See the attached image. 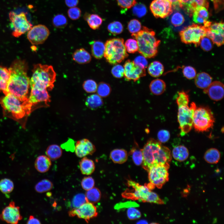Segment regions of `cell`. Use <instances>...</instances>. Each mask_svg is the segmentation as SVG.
<instances>
[{
    "instance_id": "cell-21",
    "label": "cell",
    "mask_w": 224,
    "mask_h": 224,
    "mask_svg": "<svg viewBox=\"0 0 224 224\" xmlns=\"http://www.w3.org/2000/svg\"><path fill=\"white\" fill-rule=\"evenodd\" d=\"M178 6L191 16L197 7L203 6L208 8V3L207 0H180Z\"/></svg>"
},
{
    "instance_id": "cell-24",
    "label": "cell",
    "mask_w": 224,
    "mask_h": 224,
    "mask_svg": "<svg viewBox=\"0 0 224 224\" xmlns=\"http://www.w3.org/2000/svg\"><path fill=\"white\" fill-rule=\"evenodd\" d=\"M194 78L195 84L196 86L203 90L207 88L212 82L211 77L205 72L198 73Z\"/></svg>"
},
{
    "instance_id": "cell-39",
    "label": "cell",
    "mask_w": 224,
    "mask_h": 224,
    "mask_svg": "<svg viewBox=\"0 0 224 224\" xmlns=\"http://www.w3.org/2000/svg\"><path fill=\"white\" fill-rule=\"evenodd\" d=\"M85 195L86 201L92 203L98 202L101 197L100 190L98 188L94 187L87 190Z\"/></svg>"
},
{
    "instance_id": "cell-34",
    "label": "cell",
    "mask_w": 224,
    "mask_h": 224,
    "mask_svg": "<svg viewBox=\"0 0 224 224\" xmlns=\"http://www.w3.org/2000/svg\"><path fill=\"white\" fill-rule=\"evenodd\" d=\"M148 73L153 77L160 76L164 71V67L163 64L158 61H154L150 63L148 67Z\"/></svg>"
},
{
    "instance_id": "cell-27",
    "label": "cell",
    "mask_w": 224,
    "mask_h": 224,
    "mask_svg": "<svg viewBox=\"0 0 224 224\" xmlns=\"http://www.w3.org/2000/svg\"><path fill=\"white\" fill-rule=\"evenodd\" d=\"M91 47V52L93 56L95 58L100 59L104 56L105 45L100 40H93L89 42Z\"/></svg>"
},
{
    "instance_id": "cell-16",
    "label": "cell",
    "mask_w": 224,
    "mask_h": 224,
    "mask_svg": "<svg viewBox=\"0 0 224 224\" xmlns=\"http://www.w3.org/2000/svg\"><path fill=\"white\" fill-rule=\"evenodd\" d=\"M20 207L12 201L5 207L0 214V218L8 223L16 224L22 219Z\"/></svg>"
},
{
    "instance_id": "cell-11",
    "label": "cell",
    "mask_w": 224,
    "mask_h": 224,
    "mask_svg": "<svg viewBox=\"0 0 224 224\" xmlns=\"http://www.w3.org/2000/svg\"><path fill=\"white\" fill-rule=\"evenodd\" d=\"M207 30L204 26L193 24L181 30L180 35L182 42L186 44L199 45L201 39L206 36Z\"/></svg>"
},
{
    "instance_id": "cell-44",
    "label": "cell",
    "mask_w": 224,
    "mask_h": 224,
    "mask_svg": "<svg viewBox=\"0 0 224 224\" xmlns=\"http://www.w3.org/2000/svg\"><path fill=\"white\" fill-rule=\"evenodd\" d=\"M67 22L66 17L62 14L55 15L52 19L53 26L58 28H62L65 27L67 25Z\"/></svg>"
},
{
    "instance_id": "cell-54",
    "label": "cell",
    "mask_w": 224,
    "mask_h": 224,
    "mask_svg": "<svg viewBox=\"0 0 224 224\" xmlns=\"http://www.w3.org/2000/svg\"><path fill=\"white\" fill-rule=\"evenodd\" d=\"M111 72L114 77L117 78H122L124 76V68L120 64H115L112 68Z\"/></svg>"
},
{
    "instance_id": "cell-61",
    "label": "cell",
    "mask_w": 224,
    "mask_h": 224,
    "mask_svg": "<svg viewBox=\"0 0 224 224\" xmlns=\"http://www.w3.org/2000/svg\"><path fill=\"white\" fill-rule=\"evenodd\" d=\"M66 5L69 7H72L76 6L79 2V0H65Z\"/></svg>"
},
{
    "instance_id": "cell-6",
    "label": "cell",
    "mask_w": 224,
    "mask_h": 224,
    "mask_svg": "<svg viewBox=\"0 0 224 224\" xmlns=\"http://www.w3.org/2000/svg\"><path fill=\"white\" fill-rule=\"evenodd\" d=\"M104 56L110 64L115 65L121 63L128 56L122 38H114L105 43Z\"/></svg>"
},
{
    "instance_id": "cell-17",
    "label": "cell",
    "mask_w": 224,
    "mask_h": 224,
    "mask_svg": "<svg viewBox=\"0 0 224 224\" xmlns=\"http://www.w3.org/2000/svg\"><path fill=\"white\" fill-rule=\"evenodd\" d=\"M150 8L156 18L167 17L173 11L172 3L168 0H153L150 4Z\"/></svg>"
},
{
    "instance_id": "cell-53",
    "label": "cell",
    "mask_w": 224,
    "mask_h": 224,
    "mask_svg": "<svg viewBox=\"0 0 224 224\" xmlns=\"http://www.w3.org/2000/svg\"><path fill=\"white\" fill-rule=\"evenodd\" d=\"M182 72L184 76L189 79L194 78L196 75L195 69L190 66H186L183 69Z\"/></svg>"
},
{
    "instance_id": "cell-46",
    "label": "cell",
    "mask_w": 224,
    "mask_h": 224,
    "mask_svg": "<svg viewBox=\"0 0 224 224\" xmlns=\"http://www.w3.org/2000/svg\"><path fill=\"white\" fill-rule=\"evenodd\" d=\"M85 194L79 193L73 197L71 202V205L73 209L77 208L86 202Z\"/></svg>"
},
{
    "instance_id": "cell-7",
    "label": "cell",
    "mask_w": 224,
    "mask_h": 224,
    "mask_svg": "<svg viewBox=\"0 0 224 224\" xmlns=\"http://www.w3.org/2000/svg\"><path fill=\"white\" fill-rule=\"evenodd\" d=\"M0 103L3 109L17 118L25 116L27 109L31 105L27 100L22 101L14 95L7 93L0 99Z\"/></svg>"
},
{
    "instance_id": "cell-42",
    "label": "cell",
    "mask_w": 224,
    "mask_h": 224,
    "mask_svg": "<svg viewBox=\"0 0 224 224\" xmlns=\"http://www.w3.org/2000/svg\"><path fill=\"white\" fill-rule=\"evenodd\" d=\"M206 30V36L211 40L213 43L218 46H220L223 44L224 34L215 32L207 29Z\"/></svg>"
},
{
    "instance_id": "cell-63",
    "label": "cell",
    "mask_w": 224,
    "mask_h": 224,
    "mask_svg": "<svg viewBox=\"0 0 224 224\" xmlns=\"http://www.w3.org/2000/svg\"><path fill=\"white\" fill-rule=\"evenodd\" d=\"M172 5V6L178 5L180 0H168Z\"/></svg>"
},
{
    "instance_id": "cell-30",
    "label": "cell",
    "mask_w": 224,
    "mask_h": 224,
    "mask_svg": "<svg viewBox=\"0 0 224 224\" xmlns=\"http://www.w3.org/2000/svg\"><path fill=\"white\" fill-rule=\"evenodd\" d=\"M110 158L114 163L122 164L127 160V152L124 149H114L110 152Z\"/></svg>"
},
{
    "instance_id": "cell-23",
    "label": "cell",
    "mask_w": 224,
    "mask_h": 224,
    "mask_svg": "<svg viewBox=\"0 0 224 224\" xmlns=\"http://www.w3.org/2000/svg\"><path fill=\"white\" fill-rule=\"evenodd\" d=\"M51 165V160L47 156L40 155L36 158L35 167L39 172L44 173L48 171Z\"/></svg>"
},
{
    "instance_id": "cell-49",
    "label": "cell",
    "mask_w": 224,
    "mask_h": 224,
    "mask_svg": "<svg viewBox=\"0 0 224 224\" xmlns=\"http://www.w3.org/2000/svg\"><path fill=\"white\" fill-rule=\"evenodd\" d=\"M97 85L94 81L88 79L85 81L83 84V87L85 91L87 93L95 92L97 90Z\"/></svg>"
},
{
    "instance_id": "cell-48",
    "label": "cell",
    "mask_w": 224,
    "mask_h": 224,
    "mask_svg": "<svg viewBox=\"0 0 224 224\" xmlns=\"http://www.w3.org/2000/svg\"><path fill=\"white\" fill-rule=\"evenodd\" d=\"M124 45L128 52L134 53L138 49V46L137 40L134 39H129L126 40Z\"/></svg>"
},
{
    "instance_id": "cell-18",
    "label": "cell",
    "mask_w": 224,
    "mask_h": 224,
    "mask_svg": "<svg viewBox=\"0 0 224 224\" xmlns=\"http://www.w3.org/2000/svg\"><path fill=\"white\" fill-rule=\"evenodd\" d=\"M124 68V76L127 80H133L135 82L146 75L145 69L139 67L133 61L129 59L125 61Z\"/></svg>"
},
{
    "instance_id": "cell-1",
    "label": "cell",
    "mask_w": 224,
    "mask_h": 224,
    "mask_svg": "<svg viewBox=\"0 0 224 224\" xmlns=\"http://www.w3.org/2000/svg\"><path fill=\"white\" fill-rule=\"evenodd\" d=\"M28 66L24 60H15L8 68L10 77L6 92L10 93L22 101L27 100V95L30 86L27 75Z\"/></svg>"
},
{
    "instance_id": "cell-47",
    "label": "cell",
    "mask_w": 224,
    "mask_h": 224,
    "mask_svg": "<svg viewBox=\"0 0 224 224\" xmlns=\"http://www.w3.org/2000/svg\"><path fill=\"white\" fill-rule=\"evenodd\" d=\"M142 29L141 22L136 19L131 20L128 25V29L132 34L137 33Z\"/></svg>"
},
{
    "instance_id": "cell-3",
    "label": "cell",
    "mask_w": 224,
    "mask_h": 224,
    "mask_svg": "<svg viewBox=\"0 0 224 224\" xmlns=\"http://www.w3.org/2000/svg\"><path fill=\"white\" fill-rule=\"evenodd\" d=\"M176 100L178 106L177 118L180 134L184 136L189 132L193 127L194 114L197 106L194 102L189 105V96L184 91L178 92Z\"/></svg>"
},
{
    "instance_id": "cell-15",
    "label": "cell",
    "mask_w": 224,
    "mask_h": 224,
    "mask_svg": "<svg viewBox=\"0 0 224 224\" xmlns=\"http://www.w3.org/2000/svg\"><path fill=\"white\" fill-rule=\"evenodd\" d=\"M49 31L45 26L39 24L35 26L28 31L27 38L33 45L42 44L48 38Z\"/></svg>"
},
{
    "instance_id": "cell-19",
    "label": "cell",
    "mask_w": 224,
    "mask_h": 224,
    "mask_svg": "<svg viewBox=\"0 0 224 224\" xmlns=\"http://www.w3.org/2000/svg\"><path fill=\"white\" fill-rule=\"evenodd\" d=\"M31 88L30 95L27 101L31 106L40 102H44L47 104L50 102V97L47 88L36 86L32 87Z\"/></svg>"
},
{
    "instance_id": "cell-5",
    "label": "cell",
    "mask_w": 224,
    "mask_h": 224,
    "mask_svg": "<svg viewBox=\"0 0 224 224\" xmlns=\"http://www.w3.org/2000/svg\"><path fill=\"white\" fill-rule=\"evenodd\" d=\"M56 78V73L52 66L37 64L34 66L30 85V87H43L50 91L54 87Z\"/></svg>"
},
{
    "instance_id": "cell-29",
    "label": "cell",
    "mask_w": 224,
    "mask_h": 224,
    "mask_svg": "<svg viewBox=\"0 0 224 224\" xmlns=\"http://www.w3.org/2000/svg\"><path fill=\"white\" fill-rule=\"evenodd\" d=\"M189 154L187 148L182 145L175 147L173 149L171 154L173 158L179 161L186 160L188 157Z\"/></svg>"
},
{
    "instance_id": "cell-32",
    "label": "cell",
    "mask_w": 224,
    "mask_h": 224,
    "mask_svg": "<svg viewBox=\"0 0 224 224\" xmlns=\"http://www.w3.org/2000/svg\"><path fill=\"white\" fill-rule=\"evenodd\" d=\"M84 18L86 21L89 27L94 30L98 29L103 21L102 18L96 14H90L86 13L84 15Z\"/></svg>"
},
{
    "instance_id": "cell-41",
    "label": "cell",
    "mask_w": 224,
    "mask_h": 224,
    "mask_svg": "<svg viewBox=\"0 0 224 224\" xmlns=\"http://www.w3.org/2000/svg\"><path fill=\"white\" fill-rule=\"evenodd\" d=\"M14 188L13 182L10 179L5 178L0 180V191L4 194L12 192Z\"/></svg>"
},
{
    "instance_id": "cell-37",
    "label": "cell",
    "mask_w": 224,
    "mask_h": 224,
    "mask_svg": "<svg viewBox=\"0 0 224 224\" xmlns=\"http://www.w3.org/2000/svg\"><path fill=\"white\" fill-rule=\"evenodd\" d=\"M129 154L131 155L133 161L136 165L140 166L142 164L143 156L142 149L139 147L136 142H135Z\"/></svg>"
},
{
    "instance_id": "cell-12",
    "label": "cell",
    "mask_w": 224,
    "mask_h": 224,
    "mask_svg": "<svg viewBox=\"0 0 224 224\" xmlns=\"http://www.w3.org/2000/svg\"><path fill=\"white\" fill-rule=\"evenodd\" d=\"M172 12L169 16V24L174 30H183L191 23L189 16L178 6H172Z\"/></svg>"
},
{
    "instance_id": "cell-4",
    "label": "cell",
    "mask_w": 224,
    "mask_h": 224,
    "mask_svg": "<svg viewBox=\"0 0 224 224\" xmlns=\"http://www.w3.org/2000/svg\"><path fill=\"white\" fill-rule=\"evenodd\" d=\"M131 35L137 42L138 51L139 53L146 58H152L156 56L160 41L156 37L153 30L143 26L140 31Z\"/></svg>"
},
{
    "instance_id": "cell-14",
    "label": "cell",
    "mask_w": 224,
    "mask_h": 224,
    "mask_svg": "<svg viewBox=\"0 0 224 224\" xmlns=\"http://www.w3.org/2000/svg\"><path fill=\"white\" fill-rule=\"evenodd\" d=\"M68 214L70 217L77 216L79 218L84 219L87 223L98 215L96 207L93 203L88 202L77 208L72 209Z\"/></svg>"
},
{
    "instance_id": "cell-13",
    "label": "cell",
    "mask_w": 224,
    "mask_h": 224,
    "mask_svg": "<svg viewBox=\"0 0 224 224\" xmlns=\"http://www.w3.org/2000/svg\"><path fill=\"white\" fill-rule=\"evenodd\" d=\"M128 184L133 188L131 192H125L123 195L128 198L138 200L143 202H148L151 191L146 185H141L131 180L128 181Z\"/></svg>"
},
{
    "instance_id": "cell-26",
    "label": "cell",
    "mask_w": 224,
    "mask_h": 224,
    "mask_svg": "<svg viewBox=\"0 0 224 224\" xmlns=\"http://www.w3.org/2000/svg\"><path fill=\"white\" fill-rule=\"evenodd\" d=\"M72 57L75 61L80 64L87 63L91 60L90 54L82 48L77 49L73 54Z\"/></svg>"
},
{
    "instance_id": "cell-51",
    "label": "cell",
    "mask_w": 224,
    "mask_h": 224,
    "mask_svg": "<svg viewBox=\"0 0 224 224\" xmlns=\"http://www.w3.org/2000/svg\"><path fill=\"white\" fill-rule=\"evenodd\" d=\"M133 14L139 17L144 16L147 13V9L145 6L142 4H136L133 6Z\"/></svg>"
},
{
    "instance_id": "cell-38",
    "label": "cell",
    "mask_w": 224,
    "mask_h": 224,
    "mask_svg": "<svg viewBox=\"0 0 224 224\" xmlns=\"http://www.w3.org/2000/svg\"><path fill=\"white\" fill-rule=\"evenodd\" d=\"M46 153L47 156L51 160H55L62 156V151L61 147L57 144H52L47 148Z\"/></svg>"
},
{
    "instance_id": "cell-56",
    "label": "cell",
    "mask_w": 224,
    "mask_h": 224,
    "mask_svg": "<svg viewBox=\"0 0 224 224\" xmlns=\"http://www.w3.org/2000/svg\"><path fill=\"white\" fill-rule=\"evenodd\" d=\"M205 27L211 31L224 34V23L223 22L214 23L213 24L211 23L209 26Z\"/></svg>"
},
{
    "instance_id": "cell-43",
    "label": "cell",
    "mask_w": 224,
    "mask_h": 224,
    "mask_svg": "<svg viewBox=\"0 0 224 224\" xmlns=\"http://www.w3.org/2000/svg\"><path fill=\"white\" fill-rule=\"evenodd\" d=\"M111 90V87L108 84L102 82L97 85L96 91L97 94L101 97H106L109 95Z\"/></svg>"
},
{
    "instance_id": "cell-58",
    "label": "cell",
    "mask_w": 224,
    "mask_h": 224,
    "mask_svg": "<svg viewBox=\"0 0 224 224\" xmlns=\"http://www.w3.org/2000/svg\"><path fill=\"white\" fill-rule=\"evenodd\" d=\"M157 138L161 143H165L170 139V134L169 131L166 130L162 129L159 131L157 134Z\"/></svg>"
},
{
    "instance_id": "cell-25",
    "label": "cell",
    "mask_w": 224,
    "mask_h": 224,
    "mask_svg": "<svg viewBox=\"0 0 224 224\" xmlns=\"http://www.w3.org/2000/svg\"><path fill=\"white\" fill-rule=\"evenodd\" d=\"M207 8L203 6L197 7L192 14L193 21L199 24H204L206 22L209 17Z\"/></svg>"
},
{
    "instance_id": "cell-59",
    "label": "cell",
    "mask_w": 224,
    "mask_h": 224,
    "mask_svg": "<svg viewBox=\"0 0 224 224\" xmlns=\"http://www.w3.org/2000/svg\"><path fill=\"white\" fill-rule=\"evenodd\" d=\"M118 5L124 9H128L134 6L136 3V0H117Z\"/></svg>"
},
{
    "instance_id": "cell-28",
    "label": "cell",
    "mask_w": 224,
    "mask_h": 224,
    "mask_svg": "<svg viewBox=\"0 0 224 224\" xmlns=\"http://www.w3.org/2000/svg\"><path fill=\"white\" fill-rule=\"evenodd\" d=\"M79 167L81 173L84 175H91L95 170L94 161L86 156L82 157L80 161Z\"/></svg>"
},
{
    "instance_id": "cell-22",
    "label": "cell",
    "mask_w": 224,
    "mask_h": 224,
    "mask_svg": "<svg viewBox=\"0 0 224 224\" xmlns=\"http://www.w3.org/2000/svg\"><path fill=\"white\" fill-rule=\"evenodd\" d=\"M203 91L208 94L211 100L219 101L224 97V85L220 82L214 81L212 82L207 88L204 90Z\"/></svg>"
},
{
    "instance_id": "cell-57",
    "label": "cell",
    "mask_w": 224,
    "mask_h": 224,
    "mask_svg": "<svg viewBox=\"0 0 224 224\" xmlns=\"http://www.w3.org/2000/svg\"><path fill=\"white\" fill-rule=\"evenodd\" d=\"M127 216L129 219L134 220L140 218L141 214L138 209L133 207H130L127 210Z\"/></svg>"
},
{
    "instance_id": "cell-9",
    "label": "cell",
    "mask_w": 224,
    "mask_h": 224,
    "mask_svg": "<svg viewBox=\"0 0 224 224\" xmlns=\"http://www.w3.org/2000/svg\"><path fill=\"white\" fill-rule=\"evenodd\" d=\"M169 166V164L157 165L149 168L147 171L150 183L147 185L150 189L155 187L160 189L168 181Z\"/></svg>"
},
{
    "instance_id": "cell-33",
    "label": "cell",
    "mask_w": 224,
    "mask_h": 224,
    "mask_svg": "<svg viewBox=\"0 0 224 224\" xmlns=\"http://www.w3.org/2000/svg\"><path fill=\"white\" fill-rule=\"evenodd\" d=\"M221 154L219 150L213 148L208 149L205 153L204 156V158L205 161L212 164L218 163Z\"/></svg>"
},
{
    "instance_id": "cell-10",
    "label": "cell",
    "mask_w": 224,
    "mask_h": 224,
    "mask_svg": "<svg viewBox=\"0 0 224 224\" xmlns=\"http://www.w3.org/2000/svg\"><path fill=\"white\" fill-rule=\"evenodd\" d=\"M9 17L11 22L10 26L12 30V35L18 37L28 31L32 25L27 19L26 13L21 12L17 14L13 11L10 12Z\"/></svg>"
},
{
    "instance_id": "cell-62",
    "label": "cell",
    "mask_w": 224,
    "mask_h": 224,
    "mask_svg": "<svg viewBox=\"0 0 224 224\" xmlns=\"http://www.w3.org/2000/svg\"><path fill=\"white\" fill-rule=\"evenodd\" d=\"M27 224H40V221L38 219L35 217L33 215L30 216L28 220L27 221Z\"/></svg>"
},
{
    "instance_id": "cell-40",
    "label": "cell",
    "mask_w": 224,
    "mask_h": 224,
    "mask_svg": "<svg viewBox=\"0 0 224 224\" xmlns=\"http://www.w3.org/2000/svg\"><path fill=\"white\" fill-rule=\"evenodd\" d=\"M52 183L47 179L42 180L35 186V190L39 193H43L50 190L53 188Z\"/></svg>"
},
{
    "instance_id": "cell-20",
    "label": "cell",
    "mask_w": 224,
    "mask_h": 224,
    "mask_svg": "<svg viewBox=\"0 0 224 224\" xmlns=\"http://www.w3.org/2000/svg\"><path fill=\"white\" fill-rule=\"evenodd\" d=\"M74 150L77 157L82 158L87 155H92L95 152L96 148L89 140L84 138L77 142L75 146Z\"/></svg>"
},
{
    "instance_id": "cell-52",
    "label": "cell",
    "mask_w": 224,
    "mask_h": 224,
    "mask_svg": "<svg viewBox=\"0 0 224 224\" xmlns=\"http://www.w3.org/2000/svg\"><path fill=\"white\" fill-rule=\"evenodd\" d=\"M81 184L83 189L87 191L94 187L95 181L91 176L86 177L82 180Z\"/></svg>"
},
{
    "instance_id": "cell-35",
    "label": "cell",
    "mask_w": 224,
    "mask_h": 224,
    "mask_svg": "<svg viewBox=\"0 0 224 224\" xmlns=\"http://www.w3.org/2000/svg\"><path fill=\"white\" fill-rule=\"evenodd\" d=\"M103 104L101 97L98 94H93L86 98L85 104L87 107L93 109H96L101 106Z\"/></svg>"
},
{
    "instance_id": "cell-31",
    "label": "cell",
    "mask_w": 224,
    "mask_h": 224,
    "mask_svg": "<svg viewBox=\"0 0 224 224\" xmlns=\"http://www.w3.org/2000/svg\"><path fill=\"white\" fill-rule=\"evenodd\" d=\"M149 88L153 94L160 95L165 91L166 89V84L163 80L157 79L151 82L149 85Z\"/></svg>"
},
{
    "instance_id": "cell-64",
    "label": "cell",
    "mask_w": 224,
    "mask_h": 224,
    "mask_svg": "<svg viewBox=\"0 0 224 224\" xmlns=\"http://www.w3.org/2000/svg\"><path fill=\"white\" fill-rule=\"evenodd\" d=\"M138 223L141 224H147V222L145 220H141L139 221Z\"/></svg>"
},
{
    "instance_id": "cell-60",
    "label": "cell",
    "mask_w": 224,
    "mask_h": 224,
    "mask_svg": "<svg viewBox=\"0 0 224 224\" xmlns=\"http://www.w3.org/2000/svg\"><path fill=\"white\" fill-rule=\"evenodd\" d=\"M134 63L137 66L145 69L148 65V62L146 58L142 55L138 56L135 58L133 61Z\"/></svg>"
},
{
    "instance_id": "cell-36",
    "label": "cell",
    "mask_w": 224,
    "mask_h": 224,
    "mask_svg": "<svg viewBox=\"0 0 224 224\" xmlns=\"http://www.w3.org/2000/svg\"><path fill=\"white\" fill-rule=\"evenodd\" d=\"M10 77L8 69L0 66V91L5 94L6 92Z\"/></svg>"
},
{
    "instance_id": "cell-8",
    "label": "cell",
    "mask_w": 224,
    "mask_h": 224,
    "mask_svg": "<svg viewBox=\"0 0 224 224\" xmlns=\"http://www.w3.org/2000/svg\"><path fill=\"white\" fill-rule=\"evenodd\" d=\"M215 118L211 110L208 107H196L194 114L193 127L198 132L208 131L212 128Z\"/></svg>"
},
{
    "instance_id": "cell-2",
    "label": "cell",
    "mask_w": 224,
    "mask_h": 224,
    "mask_svg": "<svg viewBox=\"0 0 224 224\" xmlns=\"http://www.w3.org/2000/svg\"><path fill=\"white\" fill-rule=\"evenodd\" d=\"M142 150L143 156L142 166L147 171L154 165L169 164L172 159L170 149L153 138L148 140Z\"/></svg>"
},
{
    "instance_id": "cell-45",
    "label": "cell",
    "mask_w": 224,
    "mask_h": 224,
    "mask_svg": "<svg viewBox=\"0 0 224 224\" xmlns=\"http://www.w3.org/2000/svg\"><path fill=\"white\" fill-rule=\"evenodd\" d=\"M107 29L113 35H117L123 32L124 27L121 23L118 21H114L108 25Z\"/></svg>"
},
{
    "instance_id": "cell-50",
    "label": "cell",
    "mask_w": 224,
    "mask_h": 224,
    "mask_svg": "<svg viewBox=\"0 0 224 224\" xmlns=\"http://www.w3.org/2000/svg\"><path fill=\"white\" fill-rule=\"evenodd\" d=\"M199 45L203 50L208 51L211 50L213 47V42L209 37L205 36L201 39Z\"/></svg>"
},
{
    "instance_id": "cell-55",
    "label": "cell",
    "mask_w": 224,
    "mask_h": 224,
    "mask_svg": "<svg viewBox=\"0 0 224 224\" xmlns=\"http://www.w3.org/2000/svg\"><path fill=\"white\" fill-rule=\"evenodd\" d=\"M69 17L72 20H77L81 16V11L77 7H73L69 8L68 11Z\"/></svg>"
}]
</instances>
